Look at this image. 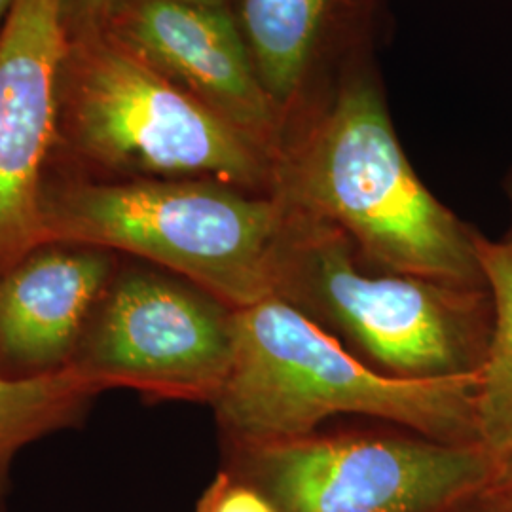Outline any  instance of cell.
<instances>
[{"instance_id": "obj_4", "label": "cell", "mask_w": 512, "mask_h": 512, "mask_svg": "<svg viewBox=\"0 0 512 512\" xmlns=\"http://www.w3.org/2000/svg\"><path fill=\"white\" fill-rule=\"evenodd\" d=\"M287 205L205 179L46 177L44 243H76L181 275L234 308L272 296V255Z\"/></svg>"}, {"instance_id": "obj_2", "label": "cell", "mask_w": 512, "mask_h": 512, "mask_svg": "<svg viewBox=\"0 0 512 512\" xmlns=\"http://www.w3.org/2000/svg\"><path fill=\"white\" fill-rule=\"evenodd\" d=\"M270 287L272 296L391 378L478 376L494 336L488 287L378 268L340 228L289 205Z\"/></svg>"}, {"instance_id": "obj_3", "label": "cell", "mask_w": 512, "mask_h": 512, "mask_svg": "<svg viewBox=\"0 0 512 512\" xmlns=\"http://www.w3.org/2000/svg\"><path fill=\"white\" fill-rule=\"evenodd\" d=\"M476 391L478 376L382 374L293 306L268 296L238 310L234 361L211 406L224 444L304 437L342 414L389 421L448 444H480Z\"/></svg>"}, {"instance_id": "obj_1", "label": "cell", "mask_w": 512, "mask_h": 512, "mask_svg": "<svg viewBox=\"0 0 512 512\" xmlns=\"http://www.w3.org/2000/svg\"><path fill=\"white\" fill-rule=\"evenodd\" d=\"M272 196L340 228L378 268L488 287L478 230L421 183L372 59L348 71L319 109L289 129Z\"/></svg>"}, {"instance_id": "obj_16", "label": "cell", "mask_w": 512, "mask_h": 512, "mask_svg": "<svg viewBox=\"0 0 512 512\" xmlns=\"http://www.w3.org/2000/svg\"><path fill=\"white\" fill-rule=\"evenodd\" d=\"M444 512H512V492L486 486Z\"/></svg>"}, {"instance_id": "obj_13", "label": "cell", "mask_w": 512, "mask_h": 512, "mask_svg": "<svg viewBox=\"0 0 512 512\" xmlns=\"http://www.w3.org/2000/svg\"><path fill=\"white\" fill-rule=\"evenodd\" d=\"M476 247L495 311L492 344L478 374V437L501 463L512 456V245L478 232Z\"/></svg>"}, {"instance_id": "obj_5", "label": "cell", "mask_w": 512, "mask_h": 512, "mask_svg": "<svg viewBox=\"0 0 512 512\" xmlns=\"http://www.w3.org/2000/svg\"><path fill=\"white\" fill-rule=\"evenodd\" d=\"M93 179H205L272 196L274 160L105 31L67 38L55 152Z\"/></svg>"}, {"instance_id": "obj_8", "label": "cell", "mask_w": 512, "mask_h": 512, "mask_svg": "<svg viewBox=\"0 0 512 512\" xmlns=\"http://www.w3.org/2000/svg\"><path fill=\"white\" fill-rule=\"evenodd\" d=\"M277 160L285 122L228 6L126 0L103 29Z\"/></svg>"}, {"instance_id": "obj_18", "label": "cell", "mask_w": 512, "mask_h": 512, "mask_svg": "<svg viewBox=\"0 0 512 512\" xmlns=\"http://www.w3.org/2000/svg\"><path fill=\"white\" fill-rule=\"evenodd\" d=\"M505 194H507V200H509V207H511V224H509V232L505 234V241L507 243H511L512 245V169L511 173L507 175V179H505Z\"/></svg>"}, {"instance_id": "obj_11", "label": "cell", "mask_w": 512, "mask_h": 512, "mask_svg": "<svg viewBox=\"0 0 512 512\" xmlns=\"http://www.w3.org/2000/svg\"><path fill=\"white\" fill-rule=\"evenodd\" d=\"M118 256L92 245L44 243L0 274V376L71 368Z\"/></svg>"}, {"instance_id": "obj_15", "label": "cell", "mask_w": 512, "mask_h": 512, "mask_svg": "<svg viewBox=\"0 0 512 512\" xmlns=\"http://www.w3.org/2000/svg\"><path fill=\"white\" fill-rule=\"evenodd\" d=\"M124 2L126 0H61V18L67 38L103 31Z\"/></svg>"}, {"instance_id": "obj_17", "label": "cell", "mask_w": 512, "mask_h": 512, "mask_svg": "<svg viewBox=\"0 0 512 512\" xmlns=\"http://www.w3.org/2000/svg\"><path fill=\"white\" fill-rule=\"evenodd\" d=\"M488 488L512 492V456L503 459V461L499 463V469H497V473H495L494 480L488 484Z\"/></svg>"}, {"instance_id": "obj_6", "label": "cell", "mask_w": 512, "mask_h": 512, "mask_svg": "<svg viewBox=\"0 0 512 512\" xmlns=\"http://www.w3.org/2000/svg\"><path fill=\"white\" fill-rule=\"evenodd\" d=\"M222 469L277 512H444L486 488L499 459L414 431H315L224 444Z\"/></svg>"}, {"instance_id": "obj_7", "label": "cell", "mask_w": 512, "mask_h": 512, "mask_svg": "<svg viewBox=\"0 0 512 512\" xmlns=\"http://www.w3.org/2000/svg\"><path fill=\"white\" fill-rule=\"evenodd\" d=\"M238 308L143 260L120 262L71 368L101 391L215 403L236 349Z\"/></svg>"}, {"instance_id": "obj_12", "label": "cell", "mask_w": 512, "mask_h": 512, "mask_svg": "<svg viewBox=\"0 0 512 512\" xmlns=\"http://www.w3.org/2000/svg\"><path fill=\"white\" fill-rule=\"evenodd\" d=\"M99 393L73 368L35 378L0 376V512H6L10 471L19 452L73 425Z\"/></svg>"}, {"instance_id": "obj_9", "label": "cell", "mask_w": 512, "mask_h": 512, "mask_svg": "<svg viewBox=\"0 0 512 512\" xmlns=\"http://www.w3.org/2000/svg\"><path fill=\"white\" fill-rule=\"evenodd\" d=\"M65 48L61 0H16L0 33V274L42 245Z\"/></svg>"}, {"instance_id": "obj_10", "label": "cell", "mask_w": 512, "mask_h": 512, "mask_svg": "<svg viewBox=\"0 0 512 512\" xmlns=\"http://www.w3.org/2000/svg\"><path fill=\"white\" fill-rule=\"evenodd\" d=\"M384 0H232L230 12L289 129L372 59ZM285 143V141H283Z\"/></svg>"}, {"instance_id": "obj_14", "label": "cell", "mask_w": 512, "mask_h": 512, "mask_svg": "<svg viewBox=\"0 0 512 512\" xmlns=\"http://www.w3.org/2000/svg\"><path fill=\"white\" fill-rule=\"evenodd\" d=\"M196 512H277L274 505L249 482L220 469L205 488Z\"/></svg>"}, {"instance_id": "obj_19", "label": "cell", "mask_w": 512, "mask_h": 512, "mask_svg": "<svg viewBox=\"0 0 512 512\" xmlns=\"http://www.w3.org/2000/svg\"><path fill=\"white\" fill-rule=\"evenodd\" d=\"M14 4H16V0H0V33L4 29L6 21L10 18V12H12Z\"/></svg>"}, {"instance_id": "obj_20", "label": "cell", "mask_w": 512, "mask_h": 512, "mask_svg": "<svg viewBox=\"0 0 512 512\" xmlns=\"http://www.w3.org/2000/svg\"><path fill=\"white\" fill-rule=\"evenodd\" d=\"M190 2L207 4V6H230V2H232V0H190Z\"/></svg>"}]
</instances>
